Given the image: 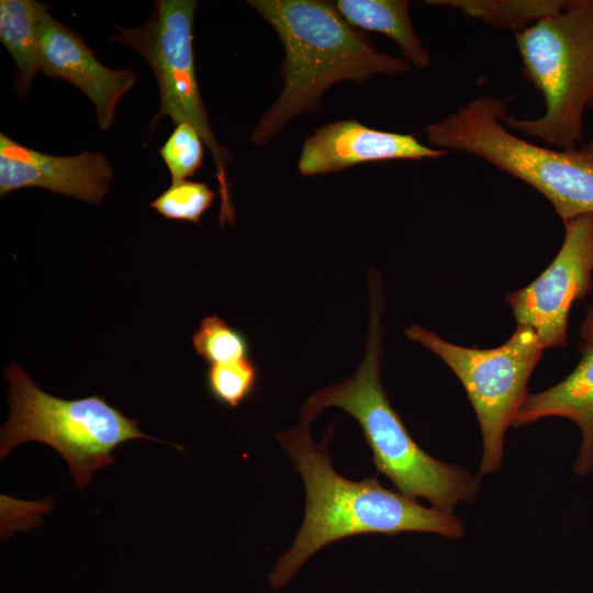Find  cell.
Instances as JSON below:
<instances>
[{
    "instance_id": "8992f818",
    "label": "cell",
    "mask_w": 593,
    "mask_h": 593,
    "mask_svg": "<svg viewBox=\"0 0 593 593\" xmlns=\"http://www.w3.org/2000/svg\"><path fill=\"white\" fill-rule=\"evenodd\" d=\"M4 378L10 384L11 413L1 427V458L21 443L46 444L65 459L75 484L83 488L94 472L113 463L112 451L119 445L132 439L161 441L142 433L137 419L126 417L100 395L77 400L53 396L18 363L4 370Z\"/></svg>"
},
{
    "instance_id": "9c48e42d",
    "label": "cell",
    "mask_w": 593,
    "mask_h": 593,
    "mask_svg": "<svg viewBox=\"0 0 593 593\" xmlns=\"http://www.w3.org/2000/svg\"><path fill=\"white\" fill-rule=\"evenodd\" d=\"M593 214L564 223V239L551 264L527 287L507 294L517 326L530 328L544 349L567 345L574 301L593 289Z\"/></svg>"
},
{
    "instance_id": "9a60e30c",
    "label": "cell",
    "mask_w": 593,
    "mask_h": 593,
    "mask_svg": "<svg viewBox=\"0 0 593 593\" xmlns=\"http://www.w3.org/2000/svg\"><path fill=\"white\" fill-rule=\"evenodd\" d=\"M40 2L34 0L0 1V42L14 64V91L24 99L41 71L37 34Z\"/></svg>"
},
{
    "instance_id": "ac0fdd59",
    "label": "cell",
    "mask_w": 593,
    "mask_h": 593,
    "mask_svg": "<svg viewBox=\"0 0 593 593\" xmlns=\"http://www.w3.org/2000/svg\"><path fill=\"white\" fill-rule=\"evenodd\" d=\"M210 395L220 404L237 407L255 391L258 371L249 359L211 365L205 376Z\"/></svg>"
},
{
    "instance_id": "30bf717a",
    "label": "cell",
    "mask_w": 593,
    "mask_h": 593,
    "mask_svg": "<svg viewBox=\"0 0 593 593\" xmlns=\"http://www.w3.org/2000/svg\"><path fill=\"white\" fill-rule=\"evenodd\" d=\"M37 34L41 71L80 89L97 110L100 130H109L120 100L138 80L136 74L101 64L77 32L51 15L46 3L40 4Z\"/></svg>"
},
{
    "instance_id": "3957f363",
    "label": "cell",
    "mask_w": 593,
    "mask_h": 593,
    "mask_svg": "<svg viewBox=\"0 0 593 593\" xmlns=\"http://www.w3.org/2000/svg\"><path fill=\"white\" fill-rule=\"evenodd\" d=\"M276 31L284 49L283 89L250 135L265 145L286 124L321 109V98L343 80L360 83L374 75H402L412 65L379 52L368 36L349 25L333 3L320 0L248 1Z\"/></svg>"
},
{
    "instance_id": "7c38bea8",
    "label": "cell",
    "mask_w": 593,
    "mask_h": 593,
    "mask_svg": "<svg viewBox=\"0 0 593 593\" xmlns=\"http://www.w3.org/2000/svg\"><path fill=\"white\" fill-rule=\"evenodd\" d=\"M447 154V150L423 145L413 135L342 120L318 127L304 141L298 168L303 176H315L368 161L438 158Z\"/></svg>"
},
{
    "instance_id": "ffe728a7",
    "label": "cell",
    "mask_w": 593,
    "mask_h": 593,
    "mask_svg": "<svg viewBox=\"0 0 593 593\" xmlns=\"http://www.w3.org/2000/svg\"><path fill=\"white\" fill-rule=\"evenodd\" d=\"M203 143L191 124L183 122L175 126L158 150L170 172L171 183L187 180L202 166Z\"/></svg>"
},
{
    "instance_id": "52a82bcc",
    "label": "cell",
    "mask_w": 593,
    "mask_h": 593,
    "mask_svg": "<svg viewBox=\"0 0 593 593\" xmlns=\"http://www.w3.org/2000/svg\"><path fill=\"white\" fill-rule=\"evenodd\" d=\"M195 0H157L152 16L142 25L125 29L114 24L119 35L109 42L131 46L148 64L157 80L160 104L149 123L150 134L169 116L176 126L191 124L211 152L221 197L220 225L235 223L226 165L228 152L216 141L204 108L194 68L193 22Z\"/></svg>"
},
{
    "instance_id": "d6986e66",
    "label": "cell",
    "mask_w": 593,
    "mask_h": 593,
    "mask_svg": "<svg viewBox=\"0 0 593 593\" xmlns=\"http://www.w3.org/2000/svg\"><path fill=\"white\" fill-rule=\"evenodd\" d=\"M215 199V193L204 182L182 180L171 183L152 203L158 214L167 220L200 223L201 216Z\"/></svg>"
},
{
    "instance_id": "44dd1931",
    "label": "cell",
    "mask_w": 593,
    "mask_h": 593,
    "mask_svg": "<svg viewBox=\"0 0 593 593\" xmlns=\"http://www.w3.org/2000/svg\"><path fill=\"white\" fill-rule=\"evenodd\" d=\"M580 338L583 343H593V305L588 307L585 317L579 327Z\"/></svg>"
},
{
    "instance_id": "e0dca14e",
    "label": "cell",
    "mask_w": 593,
    "mask_h": 593,
    "mask_svg": "<svg viewBox=\"0 0 593 593\" xmlns=\"http://www.w3.org/2000/svg\"><path fill=\"white\" fill-rule=\"evenodd\" d=\"M192 345L210 366L249 358L246 336L217 315L203 317L192 336Z\"/></svg>"
},
{
    "instance_id": "277c9868",
    "label": "cell",
    "mask_w": 593,
    "mask_h": 593,
    "mask_svg": "<svg viewBox=\"0 0 593 593\" xmlns=\"http://www.w3.org/2000/svg\"><path fill=\"white\" fill-rule=\"evenodd\" d=\"M502 99L480 96L426 127L432 146L478 156L539 191L563 224L593 214V156L583 148L551 149L512 134Z\"/></svg>"
},
{
    "instance_id": "ba28073f",
    "label": "cell",
    "mask_w": 593,
    "mask_h": 593,
    "mask_svg": "<svg viewBox=\"0 0 593 593\" xmlns=\"http://www.w3.org/2000/svg\"><path fill=\"white\" fill-rule=\"evenodd\" d=\"M404 334L443 359L460 380L482 435L479 474L497 472L505 432L528 394L529 377L545 350L536 334L517 326L503 345L489 349L451 344L417 324L409 325Z\"/></svg>"
},
{
    "instance_id": "4fadbf2b",
    "label": "cell",
    "mask_w": 593,
    "mask_h": 593,
    "mask_svg": "<svg viewBox=\"0 0 593 593\" xmlns=\"http://www.w3.org/2000/svg\"><path fill=\"white\" fill-rule=\"evenodd\" d=\"M579 351L581 359L573 371L542 392L528 393L511 425L519 427L548 416L573 421L582 434L573 470L584 477L593 471V343H582Z\"/></svg>"
},
{
    "instance_id": "2e32d148",
    "label": "cell",
    "mask_w": 593,
    "mask_h": 593,
    "mask_svg": "<svg viewBox=\"0 0 593 593\" xmlns=\"http://www.w3.org/2000/svg\"><path fill=\"white\" fill-rule=\"evenodd\" d=\"M572 0H429L428 4L452 7L485 23L518 33L557 14Z\"/></svg>"
},
{
    "instance_id": "5bb4252c",
    "label": "cell",
    "mask_w": 593,
    "mask_h": 593,
    "mask_svg": "<svg viewBox=\"0 0 593 593\" xmlns=\"http://www.w3.org/2000/svg\"><path fill=\"white\" fill-rule=\"evenodd\" d=\"M333 4L349 25L384 34L394 41L412 66L430 65L429 54L412 26L409 1L337 0Z\"/></svg>"
},
{
    "instance_id": "7a4b0ae2",
    "label": "cell",
    "mask_w": 593,
    "mask_h": 593,
    "mask_svg": "<svg viewBox=\"0 0 593 593\" xmlns=\"http://www.w3.org/2000/svg\"><path fill=\"white\" fill-rule=\"evenodd\" d=\"M368 290L369 328L362 361L353 376L312 394L300 410V423L310 425L329 406L344 410L359 424L377 472L384 474L398 492L413 500L426 499L433 507L452 512L460 502L475 501L481 489L480 474L424 451L391 406L381 382L384 304L376 270L370 271Z\"/></svg>"
},
{
    "instance_id": "7402d4cb",
    "label": "cell",
    "mask_w": 593,
    "mask_h": 593,
    "mask_svg": "<svg viewBox=\"0 0 593 593\" xmlns=\"http://www.w3.org/2000/svg\"><path fill=\"white\" fill-rule=\"evenodd\" d=\"M589 107H590V108L592 109V111H593V98H592V100H591ZM582 148H583L585 152L590 153V154L593 156V135H592L591 139L588 142V144L584 145Z\"/></svg>"
},
{
    "instance_id": "8fae6325",
    "label": "cell",
    "mask_w": 593,
    "mask_h": 593,
    "mask_svg": "<svg viewBox=\"0 0 593 593\" xmlns=\"http://www.w3.org/2000/svg\"><path fill=\"white\" fill-rule=\"evenodd\" d=\"M112 179L113 170L102 153L56 156L0 133V197L19 189L42 188L99 204Z\"/></svg>"
},
{
    "instance_id": "5b68a950",
    "label": "cell",
    "mask_w": 593,
    "mask_h": 593,
    "mask_svg": "<svg viewBox=\"0 0 593 593\" xmlns=\"http://www.w3.org/2000/svg\"><path fill=\"white\" fill-rule=\"evenodd\" d=\"M523 76L542 94L536 119L504 124L560 149L582 142L584 109L593 98V0H572L562 11L515 33Z\"/></svg>"
},
{
    "instance_id": "6da1fadb",
    "label": "cell",
    "mask_w": 593,
    "mask_h": 593,
    "mask_svg": "<svg viewBox=\"0 0 593 593\" xmlns=\"http://www.w3.org/2000/svg\"><path fill=\"white\" fill-rule=\"evenodd\" d=\"M310 425L278 434V440L303 479L305 513L290 549L269 574L275 590L283 588L306 562L325 546L365 534L395 536L404 532H424L460 538L465 527L450 511L425 507L400 492L382 486L377 477L353 481L332 466L327 445L334 426L322 443H315Z\"/></svg>"
}]
</instances>
